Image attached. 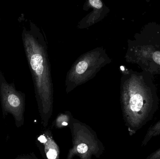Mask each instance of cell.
Instances as JSON below:
<instances>
[{
  "instance_id": "7",
  "label": "cell",
  "mask_w": 160,
  "mask_h": 159,
  "mask_svg": "<svg viewBox=\"0 0 160 159\" xmlns=\"http://www.w3.org/2000/svg\"><path fill=\"white\" fill-rule=\"evenodd\" d=\"M47 156L48 159H55L57 156V152L54 149H50L47 153Z\"/></svg>"
},
{
  "instance_id": "12",
  "label": "cell",
  "mask_w": 160,
  "mask_h": 159,
  "mask_svg": "<svg viewBox=\"0 0 160 159\" xmlns=\"http://www.w3.org/2000/svg\"><path fill=\"white\" fill-rule=\"evenodd\" d=\"M62 125H63V126H67L68 123L65 122H63Z\"/></svg>"
},
{
  "instance_id": "1",
  "label": "cell",
  "mask_w": 160,
  "mask_h": 159,
  "mask_svg": "<svg viewBox=\"0 0 160 159\" xmlns=\"http://www.w3.org/2000/svg\"><path fill=\"white\" fill-rule=\"evenodd\" d=\"M127 90L129 129L132 133H135L153 119L158 108V100L141 76L132 77Z\"/></svg>"
},
{
  "instance_id": "5",
  "label": "cell",
  "mask_w": 160,
  "mask_h": 159,
  "mask_svg": "<svg viewBox=\"0 0 160 159\" xmlns=\"http://www.w3.org/2000/svg\"><path fill=\"white\" fill-rule=\"evenodd\" d=\"M145 159H160V147L148 155Z\"/></svg>"
},
{
  "instance_id": "10",
  "label": "cell",
  "mask_w": 160,
  "mask_h": 159,
  "mask_svg": "<svg viewBox=\"0 0 160 159\" xmlns=\"http://www.w3.org/2000/svg\"><path fill=\"white\" fill-rule=\"evenodd\" d=\"M38 141H39L40 143H46L47 141V139L44 135H41V136H39L38 138Z\"/></svg>"
},
{
  "instance_id": "3",
  "label": "cell",
  "mask_w": 160,
  "mask_h": 159,
  "mask_svg": "<svg viewBox=\"0 0 160 159\" xmlns=\"http://www.w3.org/2000/svg\"><path fill=\"white\" fill-rule=\"evenodd\" d=\"M160 134V120L153 124L148 128L146 134L142 143V146L144 147L148 143V142L154 137L159 136Z\"/></svg>"
},
{
  "instance_id": "13",
  "label": "cell",
  "mask_w": 160,
  "mask_h": 159,
  "mask_svg": "<svg viewBox=\"0 0 160 159\" xmlns=\"http://www.w3.org/2000/svg\"><path fill=\"white\" fill-rule=\"evenodd\" d=\"M0 22H1V17H0Z\"/></svg>"
},
{
  "instance_id": "2",
  "label": "cell",
  "mask_w": 160,
  "mask_h": 159,
  "mask_svg": "<svg viewBox=\"0 0 160 159\" xmlns=\"http://www.w3.org/2000/svg\"><path fill=\"white\" fill-rule=\"evenodd\" d=\"M25 94L17 90L15 83H9L6 80L4 74L0 71V101L2 115L3 119L8 115H12L17 128L24 122Z\"/></svg>"
},
{
  "instance_id": "9",
  "label": "cell",
  "mask_w": 160,
  "mask_h": 159,
  "mask_svg": "<svg viewBox=\"0 0 160 159\" xmlns=\"http://www.w3.org/2000/svg\"><path fill=\"white\" fill-rule=\"evenodd\" d=\"M153 60L160 65V51H157L154 52L153 55Z\"/></svg>"
},
{
  "instance_id": "6",
  "label": "cell",
  "mask_w": 160,
  "mask_h": 159,
  "mask_svg": "<svg viewBox=\"0 0 160 159\" xmlns=\"http://www.w3.org/2000/svg\"><path fill=\"white\" fill-rule=\"evenodd\" d=\"M89 3L93 7L99 9L102 7V3L100 0H89Z\"/></svg>"
},
{
  "instance_id": "4",
  "label": "cell",
  "mask_w": 160,
  "mask_h": 159,
  "mask_svg": "<svg viewBox=\"0 0 160 159\" xmlns=\"http://www.w3.org/2000/svg\"><path fill=\"white\" fill-rule=\"evenodd\" d=\"M88 66L87 63L84 61L80 62L76 67V72L79 74H82L86 71Z\"/></svg>"
},
{
  "instance_id": "8",
  "label": "cell",
  "mask_w": 160,
  "mask_h": 159,
  "mask_svg": "<svg viewBox=\"0 0 160 159\" xmlns=\"http://www.w3.org/2000/svg\"><path fill=\"white\" fill-rule=\"evenodd\" d=\"M88 148V147L85 144H81L79 145L78 146L77 149H78V152L79 153H81V154H83L87 152Z\"/></svg>"
},
{
  "instance_id": "11",
  "label": "cell",
  "mask_w": 160,
  "mask_h": 159,
  "mask_svg": "<svg viewBox=\"0 0 160 159\" xmlns=\"http://www.w3.org/2000/svg\"><path fill=\"white\" fill-rule=\"evenodd\" d=\"M15 159H29L28 156H25V155H20L18 156Z\"/></svg>"
}]
</instances>
